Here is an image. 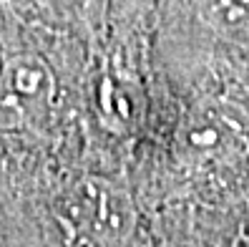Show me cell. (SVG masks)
<instances>
[{"label":"cell","mask_w":249,"mask_h":247,"mask_svg":"<svg viewBox=\"0 0 249 247\" xmlns=\"http://www.w3.org/2000/svg\"><path fill=\"white\" fill-rule=\"evenodd\" d=\"M196 10L214 33L249 46V0H196Z\"/></svg>","instance_id":"5"},{"label":"cell","mask_w":249,"mask_h":247,"mask_svg":"<svg viewBox=\"0 0 249 247\" xmlns=\"http://www.w3.org/2000/svg\"><path fill=\"white\" fill-rule=\"evenodd\" d=\"M184 167L216 169L249 154V111L224 96H207L189 109L174 134Z\"/></svg>","instance_id":"1"},{"label":"cell","mask_w":249,"mask_h":247,"mask_svg":"<svg viewBox=\"0 0 249 247\" xmlns=\"http://www.w3.org/2000/svg\"><path fill=\"white\" fill-rule=\"evenodd\" d=\"M55 98V76L36 53H13L0 68V124L28 126L48 114Z\"/></svg>","instance_id":"3"},{"label":"cell","mask_w":249,"mask_h":247,"mask_svg":"<svg viewBox=\"0 0 249 247\" xmlns=\"http://www.w3.org/2000/svg\"><path fill=\"white\" fill-rule=\"evenodd\" d=\"M76 227L98 247H124L136 227V207L128 190L111 179H86L71 197Z\"/></svg>","instance_id":"2"},{"label":"cell","mask_w":249,"mask_h":247,"mask_svg":"<svg viewBox=\"0 0 249 247\" xmlns=\"http://www.w3.org/2000/svg\"><path fill=\"white\" fill-rule=\"evenodd\" d=\"M43 3H46L55 16H61L71 23L91 28L101 18V13H104L106 0H43Z\"/></svg>","instance_id":"6"},{"label":"cell","mask_w":249,"mask_h":247,"mask_svg":"<svg viewBox=\"0 0 249 247\" xmlns=\"http://www.w3.org/2000/svg\"><path fill=\"white\" fill-rule=\"evenodd\" d=\"M121 76L124 74H106L104 81H101V89H98L101 121L116 134H126L139 121L136 89Z\"/></svg>","instance_id":"4"}]
</instances>
